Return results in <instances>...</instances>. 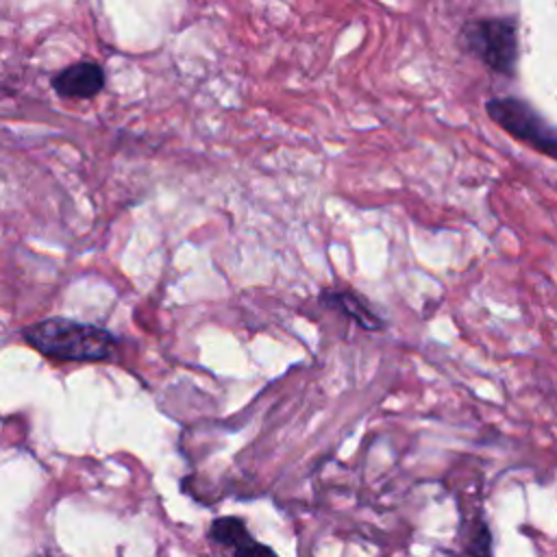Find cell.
Wrapping results in <instances>:
<instances>
[{
  "label": "cell",
  "instance_id": "6da1fadb",
  "mask_svg": "<svg viewBox=\"0 0 557 557\" xmlns=\"http://www.w3.org/2000/svg\"><path fill=\"white\" fill-rule=\"evenodd\" d=\"M22 337L37 352L54 361H107L120 346L111 331L61 315L24 326Z\"/></svg>",
  "mask_w": 557,
  "mask_h": 557
},
{
  "label": "cell",
  "instance_id": "7a4b0ae2",
  "mask_svg": "<svg viewBox=\"0 0 557 557\" xmlns=\"http://www.w3.org/2000/svg\"><path fill=\"white\" fill-rule=\"evenodd\" d=\"M461 48L476 57L490 72L511 78L518 65V20L505 17H479L470 20L459 30Z\"/></svg>",
  "mask_w": 557,
  "mask_h": 557
},
{
  "label": "cell",
  "instance_id": "3957f363",
  "mask_svg": "<svg viewBox=\"0 0 557 557\" xmlns=\"http://www.w3.org/2000/svg\"><path fill=\"white\" fill-rule=\"evenodd\" d=\"M487 115L518 141L557 159V131L524 100L516 96L490 98Z\"/></svg>",
  "mask_w": 557,
  "mask_h": 557
},
{
  "label": "cell",
  "instance_id": "277c9868",
  "mask_svg": "<svg viewBox=\"0 0 557 557\" xmlns=\"http://www.w3.org/2000/svg\"><path fill=\"white\" fill-rule=\"evenodd\" d=\"M209 540L228 550L231 557H278L274 548L255 540L246 522L237 516L215 518L209 527Z\"/></svg>",
  "mask_w": 557,
  "mask_h": 557
},
{
  "label": "cell",
  "instance_id": "5b68a950",
  "mask_svg": "<svg viewBox=\"0 0 557 557\" xmlns=\"http://www.w3.org/2000/svg\"><path fill=\"white\" fill-rule=\"evenodd\" d=\"M104 70L94 61H76L61 72H57L50 81L52 89L61 98L70 100H87L104 89Z\"/></svg>",
  "mask_w": 557,
  "mask_h": 557
},
{
  "label": "cell",
  "instance_id": "8992f818",
  "mask_svg": "<svg viewBox=\"0 0 557 557\" xmlns=\"http://www.w3.org/2000/svg\"><path fill=\"white\" fill-rule=\"evenodd\" d=\"M320 302L329 309L339 311L342 315H346L348 320H352L355 324H359L366 331H379L383 326V320L370 307V302L352 289H344V287L322 289L320 292Z\"/></svg>",
  "mask_w": 557,
  "mask_h": 557
},
{
  "label": "cell",
  "instance_id": "52a82bcc",
  "mask_svg": "<svg viewBox=\"0 0 557 557\" xmlns=\"http://www.w3.org/2000/svg\"><path fill=\"white\" fill-rule=\"evenodd\" d=\"M463 548L472 557H492V533L481 518H476L470 524V529L466 533Z\"/></svg>",
  "mask_w": 557,
  "mask_h": 557
}]
</instances>
